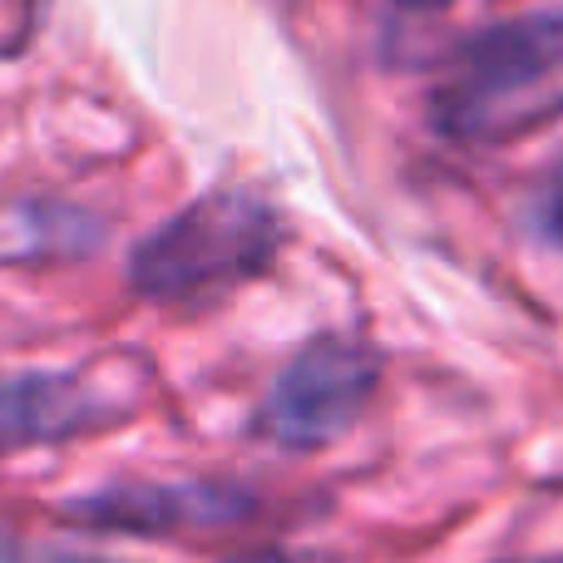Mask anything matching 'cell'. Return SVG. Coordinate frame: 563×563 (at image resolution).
Segmentation results:
<instances>
[{
    "label": "cell",
    "instance_id": "obj_10",
    "mask_svg": "<svg viewBox=\"0 0 563 563\" xmlns=\"http://www.w3.org/2000/svg\"><path fill=\"white\" fill-rule=\"evenodd\" d=\"M505 563H563V554H549V559H505Z\"/></svg>",
    "mask_w": 563,
    "mask_h": 563
},
{
    "label": "cell",
    "instance_id": "obj_7",
    "mask_svg": "<svg viewBox=\"0 0 563 563\" xmlns=\"http://www.w3.org/2000/svg\"><path fill=\"white\" fill-rule=\"evenodd\" d=\"M223 563H336L331 554H307V549H253V554H233Z\"/></svg>",
    "mask_w": 563,
    "mask_h": 563
},
{
    "label": "cell",
    "instance_id": "obj_2",
    "mask_svg": "<svg viewBox=\"0 0 563 563\" xmlns=\"http://www.w3.org/2000/svg\"><path fill=\"white\" fill-rule=\"evenodd\" d=\"M282 218L247 188H213L144 233L129 253V282L148 301H203L263 277L277 263Z\"/></svg>",
    "mask_w": 563,
    "mask_h": 563
},
{
    "label": "cell",
    "instance_id": "obj_5",
    "mask_svg": "<svg viewBox=\"0 0 563 563\" xmlns=\"http://www.w3.org/2000/svg\"><path fill=\"white\" fill-rule=\"evenodd\" d=\"M114 420L99 390H89L69 371H20L0 376V460L35 445H59L85 430Z\"/></svg>",
    "mask_w": 563,
    "mask_h": 563
},
{
    "label": "cell",
    "instance_id": "obj_3",
    "mask_svg": "<svg viewBox=\"0 0 563 563\" xmlns=\"http://www.w3.org/2000/svg\"><path fill=\"white\" fill-rule=\"evenodd\" d=\"M380 386V351L356 336H317L277 371L257 430L277 450H327L346 435Z\"/></svg>",
    "mask_w": 563,
    "mask_h": 563
},
{
    "label": "cell",
    "instance_id": "obj_9",
    "mask_svg": "<svg viewBox=\"0 0 563 563\" xmlns=\"http://www.w3.org/2000/svg\"><path fill=\"white\" fill-rule=\"evenodd\" d=\"M49 563H109V559H69V554H55Z\"/></svg>",
    "mask_w": 563,
    "mask_h": 563
},
{
    "label": "cell",
    "instance_id": "obj_1",
    "mask_svg": "<svg viewBox=\"0 0 563 563\" xmlns=\"http://www.w3.org/2000/svg\"><path fill=\"white\" fill-rule=\"evenodd\" d=\"M563 104V10L495 20L450 49L430 119L450 139H509Z\"/></svg>",
    "mask_w": 563,
    "mask_h": 563
},
{
    "label": "cell",
    "instance_id": "obj_6",
    "mask_svg": "<svg viewBox=\"0 0 563 563\" xmlns=\"http://www.w3.org/2000/svg\"><path fill=\"white\" fill-rule=\"evenodd\" d=\"M539 233L554 238L563 247V164L544 178V188H539Z\"/></svg>",
    "mask_w": 563,
    "mask_h": 563
},
{
    "label": "cell",
    "instance_id": "obj_8",
    "mask_svg": "<svg viewBox=\"0 0 563 563\" xmlns=\"http://www.w3.org/2000/svg\"><path fill=\"white\" fill-rule=\"evenodd\" d=\"M396 5H400V10H440L445 0H396Z\"/></svg>",
    "mask_w": 563,
    "mask_h": 563
},
{
    "label": "cell",
    "instance_id": "obj_4",
    "mask_svg": "<svg viewBox=\"0 0 563 563\" xmlns=\"http://www.w3.org/2000/svg\"><path fill=\"white\" fill-rule=\"evenodd\" d=\"M253 509V495L223 479H134L79 495L65 505L69 525L104 534H178V529L238 525Z\"/></svg>",
    "mask_w": 563,
    "mask_h": 563
}]
</instances>
